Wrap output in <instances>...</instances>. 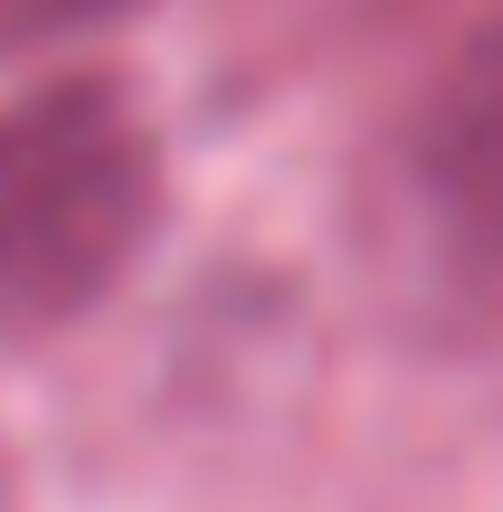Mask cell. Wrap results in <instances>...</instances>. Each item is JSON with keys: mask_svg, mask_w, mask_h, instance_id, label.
<instances>
[{"mask_svg": "<svg viewBox=\"0 0 503 512\" xmlns=\"http://www.w3.org/2000/svg\"><path fill=\"white\" fill-rule=\"evenodd\" d=\"M152 133L95 76L0 105V323H76L152 238Z\"/></svg>", "mask_w": 503, "mask_h": 512, "instance_id": "1", "label": "cell"}, {"mask_svg": "<svg viewBox=\"0 0 503 512\" xmlns=\"http://www.w3.org/2000/svg\"><path fill=\"white\" fill-rule=\"evenodd\" d=\"M428 171L456 209L503 247V19L447 67L428 105Z\"/></svg>", "mask_w": 503, "mask_h": 512, "instance_id": "2", "label": "cell"}, {"mask_svg": "<svg viewBox=\"0 0 503 512\" xmlns=\"http://www.w3.org/2000/svg\"><path fill=\"white\" fill-rule=\"evenodd\" d=\"M133 0H0V48H38V38H76L124 19Z\"/></svg>", "mask_w": 503, "mask_h": 512, "instance_id": "3", "label": "cell"}]
</instances>
